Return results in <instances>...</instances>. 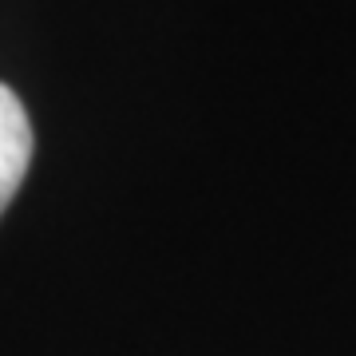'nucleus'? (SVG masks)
I'll return each mask as SVG.
<instances>
[{
    "instance_id": "1",
    "label": "nucleus",
    "mask_w": 356,
    "mask_h": 356,
    "mask_svg": "<svg viewBox=\"0 0 356 356\" xmlns=\"http://www.w3.org/2000/svg\"><path fill=\"white\" fill-rule=\"evenodd\" d=\"M32 163V123L13 88L0 83V214L16 198Z\"/></svg>"
}]
</instances>
